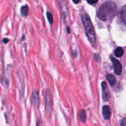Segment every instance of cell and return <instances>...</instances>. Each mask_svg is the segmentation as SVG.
<instances>
[{
	"label": "cell",
	"instance_id": "16",
	"mask_svg": "<svg viewBox=\"0 0 126 126\" xmlns=\"http://www.w3.org/2000/svg\"><path fill=\"white\" fill-rule=\"evenodd\" d=\"M72 1H73V2L75 4H77V3H79L80 1V0H72Z\"/></svg>",
	"mask_w": 126,
	"mask_h": 126
},
{
	"label": "cell",
	"instance_id": "11",
	"mask_svg": "<svg viewBox=\"0 0 126 126\" xmlns=\"http://www.w3.org/2000/svg\"><path fill=\"white\" fill-rule=\"evenodd\" d=\"M79 119L80 120L81 122H85L87 119V116H86L85 111L84 110H81L80 111L79 114Z\"/></svg>",
	"mask_w": 126,
	"mask_h": 126
},
{
	"label": "cell",
	"instance_id": "14",
	"mask_svg": "<svg viewBox=\"0 0 126 126\" xmlns=\"http://www.w3.org/2000/svg\"><path fill=\"white\" fill-rule=\"evenodd\" d=\"M87 1L88 2L89 4H95V3H97L98 0H87Z\"/></svg>",
	"mask_w": 126,
	"mask_h": 126
},
{
	"label": "cell",
	"instance_id": "2",
	"mask_svg": "<svg viewBox=\"0 0 126 126\" xmlns=\"http://www.w3.org/2000/svg\"><path fill=\"white\" fill-rule=\"evenodd\" d=\"M82 21L85 27V30L88 40L92 45H94L96 42L95 32H94V28H93L90 19L86 13H83L82 14Z\"/></svg>",
	"mask_w": 126,
	"mask_h": 126
},
{
	"label": "cell",
	"instance_id": "8",
	"mask_svg": "<svg viewBox=\"0 0 126 126\" xmlns=\"http://www.w3.org/2000/svg\"><path fill=\"white\" fill-rule=\"evenodd\" d=\"M119 16V19L122 21V22L126 25V6H124L121 9Z\"/></svg>",
	"mask_w": 126,
	"mask_h": 126
},
{
	"label": "cell",
	"instance_id": "3",
	"mask_svg": "<svg viewBox=\"0 0 126 126\" xmlns=\"http://www.w3.org/2000/svg\"><path fill=\"white\" fill-rule=\"evenodd\" d=\"M53 108L51 95L49 91H47L45 96V110L47 113H51Z\"/></svg>",
	"mask_w": 126,
	"mask_h": 126
},
{
	"label": "cell",
	"instance_id": "13",
	"mask_svg": "<svg viewBox=\"0 0 126 126\" xmlns=\"http://www.w3.org/2000/svg\"><path fill=\"white\" fill-rule=\"evenodd\" d=\"M47 18H48V22H49V24H51V25H52L53 23V15H52V14L51 13H49V12H48V13H47Z\"/></svg>",
	"mask_w": 126,
	"mask_h": 126
},
{
	"label": "cell",
	"instance_id": "17",
	"mask_svg": "<svg viewBox=\"0 0 126 126\" xmlns=\"http://www.w3.org/2000/svg\"><path fill=\"white\" fill-rule=\"evenodd\" d=\"M8 42H9V40L6 39V38H4V39L3 40V42H4V43H7Z\"/></svg>",
	"mask_w": 126,
	"mask_h": 126
},
{
	"label": "cell",
	"instance_id": "7",
	"mask_svg": "<svg viewBox=\"0 0 126 126\" xmlns=\"http://www.w3.org/2000/svg\"><path fill=\"white\" fill-rule=\"evenodd\" d=\"M102 112H103V116L105 119L108 120L110 118L111 115V108L109 106L105 105L103 107L102 109Z\"/></svg>",
	"mask_w": 126,
	"mask_h": 126
},
{
	"label": "cell",
	"instance_id": "18",
	"mask_svg": "<svg viewBox=\"0 0 126 126\" xmlns=\"http://www.w3.org/2000/svg\"><path fill=\"white\" fill-rule=\"evenodd\" d=\"M67 32H68L69 33H70V29H69V27H67Z\"/></svg>",
	"mask_w": 126,
	"mask_h": 126
},
{
	"label": "cell",
	"instance_id": "15",
	"mask_svg": "<svg viewBox=\"0 0 126 126\" xmlns=\"http://www.w3.org/2000/svg\"><path fill=\"white\" fill-rule=\"evenodd\" d=\"M121 126H126V119H124L121 121Z\"/></svg>",
	"mask_w": 126,
	"mask_h": 126
},
{
	"label": "cell",
	"instance_id": "12",
	"mask_svg": "<svg viewBox=\"0 0 126 126\" xmlns=\"http://www.w3.org/2000/svg\"><path fill=\"white\" fill-rule=\"evenodd\" d=\"M29 11V8L27 6H24L22 7L21 9H20V13H21L22 16L24 17H26L28 15Z\"/></svg>",
	"mask_w": 126,
	"mask_h": 126
},
{
	"label": "cell",
	"instance_id": "1",
	"mask_svg": "<svg viewBox=\"0 0 126 126\" xmlns=\"http://www.w3.org/2000/svg\"><path fill=\"white\" fill-rule=\"evenodd\" d=\"M116 5L112 1H107L100 6L98 11V17L103 21L111 20L117 14Z\"/></svg>",
	"mask_w": 126,
	"mask_h": 126
},
{
	"label": "cell",
	"instance_id": "10",
	"mask_svg": "<svg viewBox=\"0 0 126 126\" xmlns=\"http://www.w3.org/2000/svg\"><path fill=\"white\" fill-rule=\"evenodd\" d=\"M114 54L117 58H121L124 54V49L121 47H118L114 51Z\"/></svg>",
	"mask_w": 126,
	"mask_h": 126
},
{
	"label": "cell",
	"instance_id": "9",
	"mask_svg": "<svg viewBox=\"0 0 126 126\" xmlns=\"http://www.w3.org/2000/svg\"><path fill=\"white\" fill-rule=\"evenodd\" d=\"M106 79L108 81L110 84L111 85H114L116 83V79L114 76L112 74H107L106 75Z\"/></svg>",
	"mask_w": 126,
	"mask_h": 126
},
{
	"label": "cell",
	"instance_id": "4",
	"mask_svg": "<svg viewBox=\"0 0 126 126\" xmlns=\"http://www.w3.org/2000/svg\"><path fill=\"white\" fill-rule=\"evenodd\" d=\"M111 60L112 63V64H113L114 71L115 74L117 75H120L121 74V72H122V66H121V64L116 58H111Z\"/></svg>",
	"mask_w": 126,
	"mask_h": 126
},
{
	"label": "cell",
	"instance_id": "6",
	"mask_svg": "<svg viewBox=\"0 0 126 126\" xmlns=\"http://www.w3.org/2000/svg\"><path fill=\"white\" fill-rule=\"evenodd\" d=\"M32 100H33V105L35 107H39L40 103V99L39 93L38 91L33 90L32 92Z\"/></svg>",
	"mask_w": 126,
	"mask_h": 126
},
{
	"label": "cell",
	"instance_id": "5",
	"mask_svg": "<svg viewBox=\"0 0 126 126\" xmlns=\"http://www.w3.org/2000/svg\"><path fill=\"white\" fill-rule=\"evenodd\" d=\"M101 87H102V96H103V100L104 101H107L109 100L110 98V92H109L108 87L107 84L105 82H103L101 83Z\"/></svg>",
	"mask_w": 126,
	"mask_h": 126
}]
</instances>
